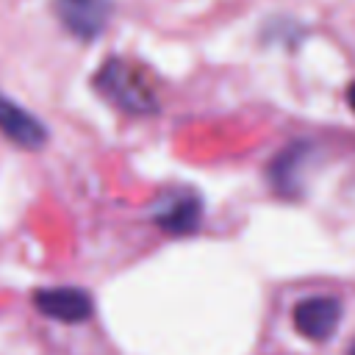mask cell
Segmentation results:
<instances>
[{
    "mask_svg": "<svg viewBox=\"0 0 355 355\" xmlns=\"http://www.w3.org/2000/svg\"><path fill=\"white\" fill-rule=\"evenodd\" d=\"M341 302L336 297H305L294 305V330L308 341H327L341 322Z\"/></svg>",
    "mask_w": 355,
    "mask_h": 355,
    "instance_id": "cell-4",
    "label": "cell"
},
{
    "mask_svg": "<svg viewBox=\"0 0 355 355\" xmlns=\"http://www.w3.org/2000/svg\"><path fill=\"white\" fill-rule=\"evenodd\" d=\"M313 158V144L311 141H291L288 147H283L272 164H269V183L277 194L283 197H297L300 186H302V172Z\"/></svg>",
    "mask_w": 355,
    "mask_h": 355,
    "instance_id": "cell-7",
    "label": "cell"
},
{
    "mask_svg": "<svg viewBox=\"0 0 355 355\" xmlns=\"http://www.w3.org/2000/svg\"><path fill=\"white\" fill-rule=\"evenodd\" d=\"M347 355H355V341L349 344V349H347Z\"/></svg>",
    "mask_w": 355,
    "mask_h": 355,
    "instance_id": "cell-9",
    "label": "cell"
},
{
    "mask_svg": "<svg viewBox=\"0 0 355 355\" xmlns=\"http://www.w3.org/2000/svg\"><path fill=\"white\" fill-rule=\"evenodd\" d=\"M153 222L166 230L169 236H189L200 227L202 222V200L191 189H175L166 191L155 208H153Z\"/></svg>",
    "mask_w": 355,
    "mask_h": 355,
    "instance_id": "cell-2",
    "label": "cell"
},
{
    "mask_svg": "<svg viewBox=\"0 0 355 355\" xmlns=\"http://www.w3.org/2000/svg\"><path fill=\"white\" fill-rule=\"evenodd\" d=\"M92 83L119 111L144 116V114H155L161 108V97H158L153 75L130 58H122V55L105 58L97 67Z\"/></svg>",
    "mask_w": 355,
    "mask_h": 355,
    "instance_id": "cell-1",
    "label": "cell"
},
{
    "mask_svg": "<svg viewBox=\"0 0 355 355\" xmlns=\"http://www.w3.org/2000/svg\"><path fill=\"white\" fill-rule=\"evenodd\" d=\"M0 133L22 150H42L50 139L44 122L39 116L28 114L19 103L6 97L3 92H0Z\"/></svg>",
    "mask_w": 355,
    "mask_h": 355,
    "instance_id": "cell-6",
    "label": "cell"
},
{
    "mask_svg": "<svg viewBox=\"0 0 355 355\" xmlns=\"http://www.w3.org/2000/svg\"><path fill=\"white\" fill-rule=\"evenodd\" d=\"M347 100H349V105H352V111H355V80H352L349 89H347Z\"/></svg>",
    "mask_w": 355,
    "mask_h": 355,
    "instance_id": "cell-8",
    "label": "cell"
},
{
    "mask_svg": "<svg viewBox=\"0 0 355 355\" xmlns=\"http://www.w3.org/2000/svg\"><path fill=\"white\" fill-rule=\"evenodd\" d=\"M33 305L64 324H75V322H86L94 311L92 294L78 288V286H53V288H39L33 294Z\"/></svg>",
    "mask_w": 355,
    "mask_h": 355,
    "instance_id": "cell-5",
    "label": "cell"
},
{
    "mask_svg": "<svg viewBox=\"0 0 355 355\" xmlns=\"http://www.w3.org/2000/svg\"><path fill=\"white\" fill-rule=\"evenodd\" d=\"M53 11L64 25V31L89 42L105 31L114 3L111 0H53Z\"/></svg>",
    "mask_w": 355,
    "mask_h": 355,
    "instance_id": "cell-3",
    "label": "cell"
}]
</instances>
